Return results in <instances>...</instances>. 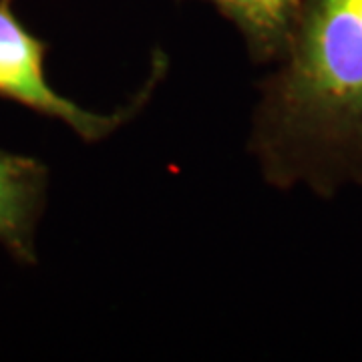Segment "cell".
I'll return each instance as SVG.
<instances>
[{
	"instance_id": "cell-4",
	"label": "cell",
	"mask_w": 362,
	"mask_h": 362,
	"mask_svg": "<svg viewBox=\"0 0 362 362\" xmlns=\"http://www.w3.org/2000/svg\"><path fill=\"white\" fill-rule=\"evenodd\" d=\"M230 21L254 65L274 66L284 57L302 0H204Z\"/></svg>"
},
{
	"instance_id": "cell-1",
	"label": "cell",
	"mask_w": 362,
	"mask_h": 362,
	"mask_svg": "<svg viewBox=\"0 0 362 362\" xmlns=\"http://www.w3.org/2000/svg\"><path fill=\"white\" fill-rule=\"evenodd\" d=\"M247 151L278 192L362 187V0H302L284 57L258 83Z\"/></svg>"
},
{
	"instance_id": "cell-2",
	"label": "cell",
	"mask_w": 362,
	"mask_h": 362,
	"mask_svg": "<svg viewBox=\"0 0 362 362\" xmlns=\"http://www.w3.org/2000/svg\"><path fill=\"white\" fill-rule=\"evenodd\" d=\"M47 42L35 37L14 13V0H0V97L28 107L39 115L65 123L81 141L101 143L141 115L165 81L169 59L156 49L151 69L127 103L111 113H97L57 93L45 75Z\"/></svg>"
},
{
	"instance_id": "cell-3",
	"label": "cell",
	"mask_w": 362,
	"mask_h": 362,
	"mask_svg": "<svg viewBox=\"0 0 362 362\" xmlns=\"http://www.w3.org/2000/svg\"><path fill=\"white\" fill-rule=\"evenodd\" d=\"M49 187L47 165L0 149V246L16 262L37 264L39 226Z\"/></svg>"
}]
</instances>
